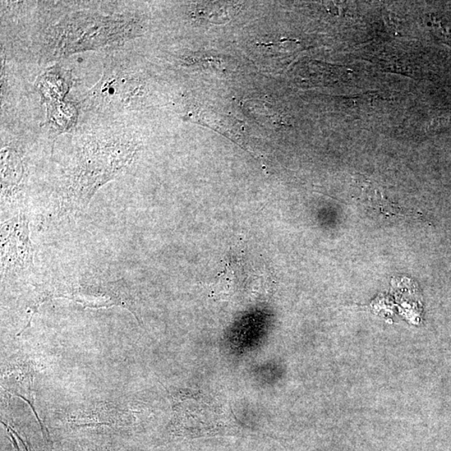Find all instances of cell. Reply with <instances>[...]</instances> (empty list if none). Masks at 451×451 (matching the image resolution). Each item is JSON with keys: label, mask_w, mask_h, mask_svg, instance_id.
I'll list each match as a JSON object with an SVG mask.
<instances>
[{"label": "cell", "mask_w": 451, "mask_h": 451, "mask_svg": "<svg viewBox=\"0 0 451 451\" xmlns=\"http://www.w3.org/2000/svg\"><path fill=\"white\" fill-rule=\"evenodd\" d=\"M139 31V20L131 13L80 12L49 26L41 40V58L54 61L64 55L117 45Z\"/></svg>", "instance_id": "7a4b0ae2"}, {"label": "cell", "mask_w": 451, "mask_h": 451, "mask_svg": "<svg viewBox=\"0 0 451 451\" xmlns=\"http://www.w3.org/2000/svg\"><path fill=\"white\" fill-rule=\"evenodd\" d=\"M147 82L131 57L112 55L105 59L103 75L83 98L81 107L100 115L127 114L144 103Z\"/></svg>", "instance_id": "3957f363"}, {"label": "cell", "mask_w": 451, "mask_h": 451, "mask_svg": "<svg viewBox=\"0 0 451 451\" xmlns=\"http://www.w3.org/2000/svg\"><path fill=\"white\" fill-rule=\"evenodd\" d=\"M2 266L4 270L26 269L33 266V247L30 239L29 221L25 215L3 224Z\"/></svg>", "instance_id": "277c9868"}, {"label": "cell", "mask_w": 451, "mask_h": 451, "mask_svg": "<svg viewBox=\"0 0 451 451\" xmlns=\"http://www.w3.org/2000/svg\"><path fill=\"white\" fill-rule=\"evenodd\" d=\"M47 107V125L55 134L70 131L76 127L78 119L77 105L71 101H59L46 104Z\"/></svg>", "instance_id": "8992f818"}, {"label": "cell", "mask_w": 451, "mask_h": 451, "mask_svg": "<svg viewBox=\"0 0 451 451\" xmlns=\"http://www.w3.org/2000/svg\"><path fill=\"white\" fill-rule=\"evenodd\" d=\"M71 86V72L58 66L49 68L41 74L35 83L45 105L63 101Z\"/></svg>", "instance_id": "5b68a950"}, {"label": "cell", "mask_w": 451, "mask_h": 451, "mask_svg": "<svg viewBox=\"0 0 451 451\" xmlns=\"http://www.w3.org/2000/svg\"><path fill=\"white\" fill-rule=\"evenodd\" d=\"M86 133L79 140L71 172L62 188V209L79 211L92 196L131 163L138 144L127 131Z\"/></svg>", "instance_id": "6da1fadb"}]
</instances>
